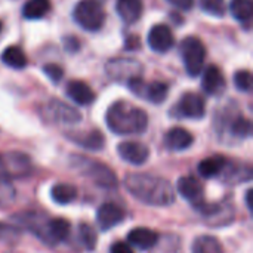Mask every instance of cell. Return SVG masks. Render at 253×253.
Listing matches in <instances>:
<instances>
[{
	"label": "cell",
	"mask_w": 253,
	"mask_h": 253,
	"mask_svg": "<svg viewBox=\"0 0 253 253\" xmlns=\"http://www.w3.org/2000/svg\"><path fill=\"white\" fill-rule=\"evenodd\" d=\"M123 184L132 197L144 205L166 208L175 203V190L166 178L151 173H127Z\"/></svg>",
	"instance_id": "obj_1"
},
{
	"label": "cell",
	"mask_w": 253,
	"mask_h": 253,
	"mask_svg": "<svg viewBox=\"0 0 253 253\" xmlns=\"http://www.w3.org/2000/svg\"><path fill=\"white\" fill-rule=\"evenodd\" d=\"M108 129L116 135H141L148 127L147 113L126 101H116L105 114Z\"/></svg>",
	"instance_id": "obj_2"
},
{
	"label": "cell",
	"mask_w": 253,
	"mask_h": 253,
	"mask_svg": "<svg viewBox=\"0 0 253 253\" xmlns=\"http://www.w3.org/2000/svg\"><path fill=\"white\" fill-rule=\"evenodd\" d=\"M213 126L221 141L224 139V136L228 138L227 142H230V139L243 141L251 138L252 135V122L246 119L243 114L233 113L231 108L219 110V111L216 110Z\"/></svg>",
	"instance_id": "obj_3"
},
{
	"label": "cell",
	"mask_w": 253,
	"mask_h": 253,
	"mask_svg": "<svg viewBox=\"0 0 253 253\" xmlns=\"http://www.w3.org/2000/svg\"><path fill=\"white\" fill-rule=\"evenodd\" d=\"M70 165L74 170H77L79 173H82L84 178L90 179L93 184H96L101 188L114 190L119 185V179L114 170L101 162L83 156H71Z\"/></svg>",
	"instance_id": "obj_4"
},
{
	"label": "cell",
	"mask_w": 253,
	"mask_h": 253,
	"mask_svg": "<svg viewBox=\"0 0 253 253\" xmlns=\"http://www.w3.org/2000/svg\"><path fill=\"white\" fill-rule=\"evenodd\" d=\"M178 193L182 196L184 200H187L196 211H199L206 218L212 215L219 205H209L205 200L203 196V185L194 178V176H182L178 179Z\"/></svg>",
	"instance_id": "obj_5"
},
{
	"label": "cell",
	"mask_w": 253,
	"mask_h": 253,
	"mask_svg": "<svg viewBox=\"0 0 253 253\" xmlns=\"http://www.w3.org/2000/svg\"><path fill=\"white\" fill-rule=\"evenodd\" d=\"M74 21L86 31H98L105 21V12L98 0H80L73 10Z\"/></svg>",
	"instance_id": "obj_6"
},
{
	"label": "cell",
	"mask_w": 253,
	"mask_h": 253,
	"mask_svg": "<svg viewBox=\"0 0 253 253\" xmlns=\"http://www.w3.org/2000/svg\"><path fill=\"white\" fill-rule=\"evenodd\" d=\"M13 222L16 227L21 230L30 231L33 236H36L40 242L44 245L50 246V239H49V221L50 216L44 215L43 212L39 211H24L12 216Z\"/></svg>",
	"instance_id": "obj_7"
},
{
	"label": "cell",
	"mask_w": 253,
	"mask_h": 253,
	"mask_svg": "<svg viewBox=\"0 0 253 253\" xmlns=\"http://www.w3.org/2000/svg\"><path fill=\"white\" fill-rule=\"evenodd\" d=\"M179 50L188 76L191 77L199 76L205 68V59H206V47L203 42L199 37L188 36L181 42Z\"/></svg>",
	"instance_id": "obj_8"
},
{
	"label": "cell",
	"mask_w": 253,
	"mask_h": 253,
	"mask_svg": "<svg viewBox=\"0 0 253 253\" xmlns=\"http://www.w3.org/2000/svg\"><path fill=\"white\" fill-rule=\"evenodd\" d=\"M42 117L53 125H76L82 120V114L79 110L55 98L44 104L42 110Z\"/></svg>",
	"instance_id": "obj_9"
},
{
	"label": "cell",
	"mask_w": 253,
	"mask_h": 253,
	"mask_svg": "<svg viewBox=\"0 0 253 253\" xmlns=\"http://www.w3.org/2000/svg\"><path fill=\"white\" fill-rule=\"evenodd\" d=\"M0 170H3L12 181L27 178L33 172L31 159L21 151H9L0 154Z\"/></svg>",
	"instance_id": "obj_10"
},
{
	"label": "cell",
	"mask_w": 253,
	"mask_h": 253,
	"mask_svg": "<svg viewBox=\"0 0 253 253\" xmlns=\"http://www.w3.org/2000/svg\"><path fill=\"white\" fill-rule=\"evenodd\" d=\"M170 114L176 119H194L200 120L206 114V104L203 96L194 92L184 93L172 108Z\"/></svg>",
	"instance_id": "obj_11"
},
{
	"label": "cell",
	"mask_w": 253,
	"mask_h": 253,
	"mask_svg": "<svg viewBox=\"0 0 253 253\" xmlns=\"http://www.w3.org/2000/svg\"><path fill=\"white\" fill-rule=\"evenodd\" d=\"M105 71L110 79L113 80H129L132 77H139L142 74V65L135 59H123L116 58L107 62Z\"/></svg>",
	"instance_id": "obj_12"
},
{
	"label": "cell",
	"mask_w": 253,
	"mask_h": 253,
	"mask_svg": "<svg viewBox=\"0 0 253 253\" xmlns=\"http://www.w3.org/2000/svg\"><path fill=\"white\" fill-rule=\"evenodd\" d=\"M125 221V211L116 203H104L96 211V224L101 231H110Z\"/></svg>",
	"instance_id": "obj_13"
},
{
	"label": "cell",
	"mask_w": 253,
	"mask_h": 253,
	"mask_svg": "<svg viewBox=\"0 0 253 253\" xmlns=\"http://www.w3.org/2000/svg\"><path fill=\"white\" fill-rule=\"evenodd\" d=\"M117 153L122 160L133 165V166H142L148 157H150V148L136 141H126L117 145Z\"/></svg>",
	"instance_id": "obj_14"
},
{
	"label": "cell",
	"mask_w": 253,
	"mask_h": 253,
	"mask_svg": "<svg viewBox=\"0 0 253 253\" xmlns=\"http://www.w3.org/2000/svg\"><path fill=\"white\" fill-rule=\"evenodd\" d=\"M202 87L205 93L209 96H221L227 89L225 77L219 67L216 65H208L203 68V77H202Z\"/></svg>",
	"instance_id": "obj_15"
},
{
	"label": "cell",
	"mask_w": 253,
	"mask_h": 253,
	"mask_svg": "<svg viewBox=\"0 0 253 253\" xmlns=\"http://www.w3.org/2000/svg\"><path fill=\"white\" fill-rule=\"evenodd\" d=\"M225 184H243L252 179V168L248 163L234 162L227 159V163L218 176Z\"/></svg>",
	"instance_id": "obj_16"
},
{
	"label": "cell",
	"mask_w": 253,
	"mask_h": 253,
	"mask_svg": "<svg viewBox=\"0 0 253 253\" xmlns=\"http://www.w3.org/2000/svg\"><path fill=\"white\" fill-rule=\"evenodd\" d=\"M65 138L73 144L89 151H101L105 145L104 135L96 129L84 130V132H65Z\"/></svg>",
	"instance_id": "obj_17"
},
{
	"label": "cell",
	"mask_w": 253,
	"mask_h": 253,
	"mask_svg": "<svg viewBox=\"0 0 253 253\" xmlns=\"http://www.w3.org/2000/svg\"><path fill=\"white\" fill-rule=\"evenodd\" d=\"M148 44L154 52L165 53L170 50L175 44V37L172 34V30L165 24L154 25L148 33Z\"/></svg>",
	"instance_id": "obj_18"
},
{
	"label": "cell",
	"mask_w": 253,
	"mask_h": 253,
	"mask_svg": "<svg viewBox=\"0 0 253 253\" xmlns=\"http://www.w3.org/2000/svg\"><path fill=\"white\" fill-rule=\"evenodd\" d=\"M65 92L68 95V98L76 102L77 105H90L95 99H96V95L93 92V89L82 82V80H71L67 83V87H65Z\"/></svg>",
	"instance_id": "obj_19"
},
{
	"label": "cell",
	"mask_w": 253,
	"mask_h": 253,
	"mask_svg": "<svg viewBox=\"0 0 253 253\" xmlns=\"http://www.w3.org/2000/svg\"><path fill=\"white\" fill-rule=\"evenodd\" d=\"M194 142V136L184 127H172L165 135V145L170 151H184L188 150Z\"/></svg>",
	"instance_id": "obj_20"
},
{
	"label": "cell",
	"mask_w": 253,
	"mask_h": 253,
	"mask_svg": "<svg viewBox=\"0 0 253 253\" xmlns=\"http://www.w3.org/2000/svg\"><path fill=\"white\" fill-rule=\"evenodd\" d=\"M127 242L130 246H135L141 251H150L156 248V245L159 243V234L153 231L151 228L138 227L129 231Z\"/></svg>",
	"instance_id": "obj_21"
},
{
	"label": "cell",
	"mask_w": 253,
	"mask_h": 253,
	"mask_svg": "<svg viewBox=\"0 0 253 253\" xmlns=\"http://www.w3.org/2000/svg\"><path fill=\"white\" fill-rule=\"evenodd\" d=\"M116 10L123 22H126L127 25H132L141 18L144 6L141 0H117Z\"/></svg>",
	"instance_id": "obj_22"
},
{
	"label": "cell",
	"mask_w": 253,
	"mask_h": 253,
	"mask_svg": "<svg viewBox=\"0 0 253 253\" xmlns=\"http://www.w3.org/2000/svg\"><path fill=\"white\" fill-rule=\"evenodd\" d=\"M71 224L64 218H50L49 221V239L50 246H56L70 237Z\"/></svg>",
	"instance_id": "obj_23"
},
{
	"label": "cell",
	"mask_w": 253,
	"mask_h": 253,
	"mask_svg": "<svg viewBox=\"0 0 253 253\" xmlns=\"http://www.w3.org/2000/svg\"><path fill=\"white\" fill-rule=\"evenodd\" d=\"M225 163H227V157H224V156H212L209 159L202 160L199 163V166H197V170L206 179L218 178L221 175Z\"/></svg>",
	"instance_id": "obj_24"
},
{
	"label": "cell",
	"mask_w": 253,
	"mask_h": 253,
	"mask_svg": "<svg viewBox=\"0 0 253 253\" xmlns=\"http://www.w3.org/2000/svg\"><path fill=\"white\" fill-rule=\"evenodd\" d=\"M230 12L242 25L249 28L253 16V1L252 0H231Z\"/></svg>",
	"instance_id": "obj_25"
},
{
	"label": "cell",
	"mask_w": 253,
	"mask_h": 253,
	"mask_svg": "<svg viewBox=\"0 0 253 253\" xmlns=\"http://www.w3.org/2000/svg\"><path fill=\"white\" fill-rule=\"evenodd\" d=\"M50 199L56 203V205H70L77 199V188L71 184H65V182H59L55 184L50 188Z\"/></svg>",
	"instance_id": "obj_26"
},
{
	"label": "cell",
	"mask_w": 253,
	"mask_h": 253,
	"mask_svg": "<svg viewBox=\"0 0 253 253\" xmlns=\"http://www.w3.org/2000/svg\"><path fill=\"white\" fill-rule=\"evenodd\" d=\"M1 62L10 68L15 70H22L27 67L28 59L24 53V50L19 46H9L7 49L3 50L1 53Z\"/></svg>",
	"instance_id": "obj_27"
},
{
	"label": "cell",
	"mask_w": 253,
	"mask_h": 253,
	"mask_svg": "<svg viewBox=\"0 0 253 253\" xmlns=\"http://www.w3.org/2000/svg\"><path fill=\"white\" fill-rule=\"evenodd\" d=\"M191 253H224V248L216 237L205 234L193 242Z\"/></svg>",
	"instance_id": "obj_28"
},
{
	"label": "cell",
	"mask_w": 253,
	"mask_h": 253,
	"mask_svg": "<svg viewBox=\"0 0 253 253\" xmlns=\"http://www.w3.org/2000/svg\"><path fill=\"white\" fill-rule=\"evenodd\" d=\"M16 200V190L13 187L12 179L0 170V209H6L12 206Z\"/></svg>",
	"instance_id": "obj_29"
},
{
	"label": "cell",
	"mask_w": 253,
	"mask_h": 253,
	"mask_svg": "<svg viewBox=\"0 0 253 253\" xmlns=\"http://www.w3.org/2000/svg\"><path fill=\"white\" fill-rule=\"evenodd\" d=\"M50 10L49 0H27L22 7V15L27 19H40Z\"/></svg>",
	"instance_id": "obj_30"
},
{
	"label": "cell",
	"mask_w": 253,
	"mask_h": 253,
	"mask_svg": "<svg viewBox=\"0 0 253 253\" xmlns=\"http://www.w3.org/2000/svg\"><path fill=\"white\" fill-rule=\"evenodd\" d=\"M169 93V86L163 82H153L145 86L144 90V99H148L153 104H162L166 101Z\"/></svg>",
	"instance_id": "obj_31"
},
{
	"label": "cell",
	"mask_w": 253,
	"mask_h": 253,
	"mask_svg": "<svg viewBox=\"0 0 253 253\" xmlns=\"http://www.w3.org/2000/svg\"><path fill=\"white\" fill-rule=\"evenodd\" d=\"M77 230H79V239H80V243L83 245V248L87 251H93L96 246V240H98V234H96L95 228L86 222H82V224H79Z\"/></svg>",
	"instance_id": "obj_32"
},
{
	"label": "cell",
	"mask_w": 253,
	"mask_h": 253,
	"mask_svg": "<svg viewBox=\"0 0 253 253\" xmlns=\"http://www.w3.org/2000/svg\"><path fill=\"white\" fill-rule=\"evenodd\" d=\"M21 239V230L16 225L0 222V243L16 245Z\"/></svg>",
	"instance_id": "obj_33"
},
{
	"label": "cell",
	"mask_w": 253,
	"mask_h": 253,
	"mask_svg": "<svg viewBox=\"0 0 253 253\" xmlns=\"http://www.w3.org/2000/svg\"><path fill=\"white\" fill-rule=\"evenodd\" d=\"M234 84L240 92L249 93L252 90V73L249 70H239L234 74Z\"/></svg>",
	"instance_id": "obj_34"
},
{
	"label": "cell",
	"mask_w": 253,
	"mask_h": 253,
	"mask_svg": "<svg viewBox=\"0 0 253 253\" xmlns=\"http://www.w3.org/2000/svg\"><path fill=\"white\" fill-rule=\"evenodd\" d=\"M202 9L212 16H224L225 0H200Z\"/></svg>",
	"instance_id": "obj_35"
},
{
	"label": "cell",
	"mask_w": 253,
	"mask_h": 253,
	"mask_svg": "<svg viewBox=\"0 0 253 253\" xmlns=\"http://www.w3.org/2000/svg\"><path fill=\"white\" fill-rule=\"evenodd\" d=\"M43 73L55 84H58L62 80V77H64V70L58 64H46V65H43Z\"/></svg>",
	"instance_id": "obj_36"
},
{
	"label": "cell",
	"mask_w": 253,
	"mask_h": 253,
	"mask_svg": "<svg viewBox=\"0 0 253 253\" xmlns=\"http://www.w3.org/2000/svg\"><path fill=\"white\" fill-rule=\"evenodd\" d=\"M62 43H64V47H65L68 52H71V53H74V52H77V50L80 49V42H79L74 36H67V37H64V39H62Z\"/></svg>",
	"instance_id": "obj_37"
},
{
	"label": "cell",
	"mask_w": 253,
	"mask_h": 253,
	"mask_svg": "<svg viewBox=\"0 0 253 253\" xmlns=\"http://www.w3.org/2000/svg\"><path fill=\"white\" fill-rule=\"evenodd\" d=\"M110 253H135L132 246L129 243L125 242H116L111 248H110Z\"/></svg>",
	"instance_id": "obj_38"
},
{
	"label": "cell",
	"mask_w": 253,
	"mask_h": 253,
	"mask_svg": "<svg viewBox=\"0 0 253 253\" xmlns=\"http://www.w3.org/2000/svg\"><path fill=\"white\" fill-rule=\"evenodd\" d=\"M179 10H190L194 6V0H168Z\"/></svg>",
	"instance_id": "obj_39"
},
{
	"label": "cell",
	"mask_w": 253,
	"mask_h": 253,
	"mask_svg": "<svg viewBox=\"0 0 253 253\" xmlns=\"http://www.w3.org/2000/svg\"><path fill=\"white\" fill-rule=\"evenodd\" d=\"M141 43H139V37L138 36H129L125 42V47L126 50H135V49H139Z\"/></svg>",
	"instance_id": "obj_40"
},
{
	"label": "cell",
	"mask_w": 253,
	"mask_h": 253,
	"mask_svg": "<svg viewBox=\"0 0 253 253\" xmlns=\"http://www.w3.org/2000/svg\"><path fill=\"white\" fill-rule=\"evenodd\" d=\"M252 190H248L246 191V197H245V202H246V208L252 212V203H251V199H252Z\"/></svg>",
	"instance_id": "obj_41"
},
{
	"label": "cell",
	"mask_w": 253,
	"mask_h": 253,
	"mask_svg": "<svg viewBox=\"0 0 253 253\" xmlns=\"http://www.w3.org/2000/svg\"><path fill=\"white\" fill-rule=\"evenodd\" d=\"M0 31H1V22H0Z\"/></svg>",
	"instance_id": "obj_42"
},
{
	"label": "cell",
	"mask_w": 253,
	"mask_h": 253,
	"mask_svg": "<svg viewBox=\"0 0 253 253\" xmlns=\"http://www.w3.org/2000/svg\"><path fill=\"white\" fill-rule=\"evenodd\" d=\"M9 253H12V252H9Z\"/></svg>",
	"instance_id": "obj_43"
}]
</instances>
